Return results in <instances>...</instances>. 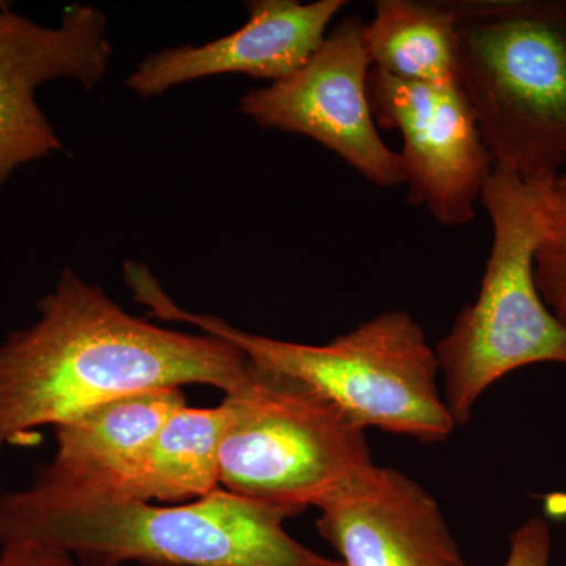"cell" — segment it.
<instances>
[{
  "label": "cell",
  "instance_id": "obj_1",
  "mask_svg": "<svg viewBox=\"0 0 566 566\" xmlns=\"http://www.w3.org/2000/svg\"><path fill=\"white\" fill-rule=\"evenodd\" d=\"M36 308L35 322L0 342V455L120 395L191 385L229 395L255 375L238 346L128 314L69 268Z\"/></svg>",
  "mask_w": 566,
  "mask_h": 566
},
{
  "label": "cell",
  "instance_id": "obj_2",
  "mask_svg": "<svg viewBox=\"0 0 566 566\" xmlns=\"http://www.w3.org/2000/svg\"><path fill=\"white\" fill-rule=\"evenodd\" d=\"M286 510L218 490L196 501L36 497L0 491V546L39 543L81 566H345L294 539Z\"/></svg>",
  "mask_w": 566,
  "mask_h": 566
},
{
  "label": "cell",
  "instance_id": "obj_3",
  "mask_svg": "<svg viewBox=\"0 0 566 566\" xmlns=\"http://www.w3.org/2000/svg\"><path fill=\"white\" fill-rule=\"evenodd\" d=\"M123 279L134 301L145 305L153 318L188 323L230 342L255 367L312 387L364 430L379 428L423 444L444 442L455 431L439 394L434 348L408 312H382L326 345L296 344L245 333L214 315L185 311L145 264L126 263Z\"/></svg>",
  "mask_w": 566,
  "mask_h": 566
},
{
  "label": "cell",
  "instance_id": "obj_4",
  "mask_svg": "<svg viewBox=\"0 0 566 566\" xmlns=\"http://www.w3.org/2000/svg\"><path fill=\"white\" fill-rule=\"evenodd\" d=\"M458 73L494 169L543 181L566 166V0H450Z\"/></svg>",
  "mask_w": 566,
  "mask_h": 566
},
{
  "label": "cell",
  "instance_id": "obj_5",
  "mask_svg": "<svg viewBox=\"0 0 566 566\" xmlns=\"http://www.w3.org/2000/svg\"><path fill=\"white\" fill-rule=\"evenodd\" d=\"M549 181H524L494 169L483 189L480 202L493 226V243L479 296L434 346L457 427L469 423L476 401L504 376L535 364L566 367V329L543 301L534 271Z\"/></svg>",
  "mask_w": 566,
  "mask_h": 566
},
{
  "label": "cell",
  "instance_id": "obj_6",
  "mask_svg": "<svg viewBox=\"0 0 566 566\" xmlns=\"http://www.w3.org/2000/svg\"><path fill=\"white\" fill-rule=\"evenodd\" d=\"M222 406L219 486L230 493L296 516L322 509L376 468L364 428L290 376L255 367Z\"/></svg>",
  "mask_w": 566,
  "mask_h": 566
},
{
  "label": "cell",
  "instance_id": "obj_7",
  "mask_svg": "<svg viewBox=\"0 0 566 566\" xmlns=\"http://www.w3.org/2000/svg\"><path fill=\"white\" fill-rule=\"evenodd\" d=\"M364 32L363 18H344L292 76L245 93L240 112L260 128L318 142L379 188H397L400 158L378 133L368 98Z\"/></svg>",
  "mask_w": 566,
  "mask_h": 566
},
{
  "label": "cell",
  "instance_id": "obj_8",
  "mask_svg": "<svg viewBox=\"0 0 566 566\" xmlns=\"http://www.w3.org/2000/svg\"><path fill=\"white\" fill-rule=\"evenodd\" d=\"M368 98L376 125L403 139L398 158L409 205L446 227L474 221L494 164L460 84H420L371 69Z\"/></svg>",
  "mask_w": 566,
  "mask_h": 566
},
{
  "label": "cell",
  "instance_id": "obj_9",
  "mask_svg": "<svg viewBox=\"0 0 566 566\" xmlns=\"http://www.w3.org/2000/svg\"><path fill=\"white\" fill-rule=\"evenodd\" d=\"M112 52L98 7L74 3L55 28L11 9L0 14V186L18 167L63 150L36 102L41 85L70 80L96 87L109 71Z\"/></svg>",
  "mask_w": 566,
  "mask_h": 566
},
{
  "label": "cell",
  "instance_id": "obj_10",
  "mask_svg": "<svg viewBox=\"0 0 566 566\" xmlns=\"http://www.w3.org/2000/svg\"><path fill=\"white\" fill-rule=\"evenodd\" d=\"M243 28L208 43L182 44L148 55L126 87L153 98L182 84L221 74L273 82L292 76L326 39L345 0H252Z\"/></svg>",
  "mask_w": 566,
  "mask_h": 566
},
{
  "label": "cell",
  "instance_id": "obj_11",
  "mask_svg": "<svg viewBox=\"0 0 566 566\" xmlns=\"http://www.w3.org/2000/svg\"><path fill=\"white\" fill-rule=\"evenodd\" d=\"M316 531L345 566H468L433 495L395 469L323 505Z\"/></svg>",
  "mask_w": 566,
  "mask_h": 566
},
{
  "label": "cell",
  "instance_id": "obj_12",
  "mask_svg": "<svg viewBox=\"0 0 566 566\" xmlns=\"http://www.w3.org/2000/svg\"><path fill=\"white\" fill-rule=\"evenodd\" d=\"M178 387L139 390L93 405L63 420L55 452L29 493L43 499H95L109 493L144 460L167 420L185 408Z\"/></svg>",
  "mask_w": 566,
  "mask_h": 566
},
{
  "label": "cell",
  "instance_id": "obj_13",
  "mask_svg": "<svg viewBox=\"0 0 566 566\" xmlns=\"http://www.w3.org/2000/svg\"><path fill=\"white\" fill-rule=\"evenodd\" d=\"M223 428L226 409L222 403L216 408H189L186 405L167 420L132 474L109 493L92 501L185 504L211 494L221 488L219 452Z\"/></svg>",
  "mask_w": 566,
  "mask_h": 566
},
{
  "label": "cell",
  "instance_id": "obj_14",
  "mask_svg": "<svg viewBox=\"0 0 566 566\" xmlns=\"http://www.w3.org/2000/svg\"><path fill=\"white\" fill-rule=\"evenodd\" d=\"M457 25L450 0H378L364 32L371 69L420 84H460Z\"/></svg>",
  "mask_w": 566,
  "mask_h": 566
},
{
  "label": "cell",
  "instance_id": "obj_15",
  "mask_svg": "<svg viewBox=\"0 0 566 566\" xmlns=\"http://www.w3.org/2000/svg\"><path fill=\"white\" fill-rule=\"evenodd\" d=\"M534 271L543 301L566 329V172L549 181L545 233L535 251Z\"/></svg>",
  "mask_w": 566,
  "mask_h": 566
},
{
  "label": "cell",
  "instance_id": "obj_16",
  "mask_svg": "<svg viewBox=\"0 0 566 566\" xmlns=\"http://www.w3.org/2000/svg\"><path fill=\"white\" fill-rule=\"evenodd\" d=\"M551 547L545 517H531L510 536L509 556L502 566H549Z\"/></svg>",
  "mask_w": 566,
  "mask_h": 566
},
{
  "label": "cell",
  "instance_id": "obj_17",
  "mask_svg": "<svg viewBox=\"0 0 566 566\" xmlns=\"http://www.w3.org/2000/svg\"><path fill=\"white\" fill-rule=\"evenodd\" d=\"M0 566H81L71 554L39 543H10L0 546Z\"/></svg>",
  "mask_w": 566,
  "mask_h": 566
},
{
  "label": "cell",
  "instance_id": "obj_18",
  "mask_svg": "<svg viewBox=\"0 0 566 566\" xmlns=\"http://www.w3.org/2000/svg\"><path fill=\"white\" fill-rule=\"evenodd\" d=\"M9 9H10L9 3L2 2V0H0V14H2L3 11L9 10Z\"/></svg>",
  "mask_w": 566,
  "mask_h": 566
}]
</instances>
